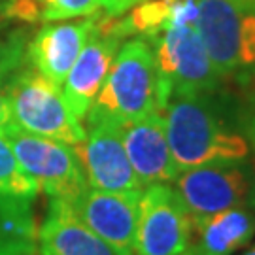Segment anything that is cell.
<instances>
[{
  "mask_svg": "<svg viewBox=\"0 0 255 255\" xmlns=\"http://www.w3.org/2000/svg\"><path fill=\"white\" fill-rule=\"evenodd\" d=\"M38 193V183L23 170L4 128H0V195L34 201Z\"/></svg>",
  "mask_w": 255,
  "mask_h": 255,
  "instance_id": "17",
  "label": "cell"
},
{
  "mask_svg": "<svg viewBox=\"0 0 255 255\" xmlns=\"http://www.w3.org/2000/svg\"><path fill=\"white\" fill-rule=\"evenodd\" d=\"M9 125L36 136L76 146L85 138V127L64 101L59 85L32 66L21 68L9 85Z\"/></svg>",
  "mask_w": 255,
  "mask_h": 255,
  "instance_id": "4",
  "label": "cell"
},
{
  "mask_svg": "<svg viewBox=\"0 0 255 255\" xmlns=\"http://www.w3.org/2000/svg\"><path fill=\"white\" fill-rule=\"evenodd\" d=\"M40 21H64L97 13L99 0H36Z\"/></svg>",
  "mask_w": 255,
  "mask_h": 255,
  "instance_id": "19",
  "label": "cell"
},
{
  "mask_svg": "<svg viewBox=\"0 0 255 255\" xmlns=\"http://www.w3.org/2000/svg\"><path fill=\"white\" fill-rule=\"evenodd\" d=\"M244 255H255V246H254V248H250V250H248V252H246Z\"/></svg>",
  "mask_w": 255,
  "mask_h": 255,
  "instance_id": "23",
  "label": "cell"
},
{
  "mask_svg": "<svg viewBox=\"0 0 255 255\" xmlns=\"http://www.w3.org/2000/svg\"><path fill=\"white\" fill-rule=\"evenodd\" d=\"M95 23L97 13L80 21L44 25L27 44V61L36 72L61 87L91 36Z\"/></svg>",
  "mask_w": 255,
  "mask_h": 255,
  "instance_id": "13",
  "label": "cell"
},
{
  "mask_svg": "<svg viewBox=\"0 0 255 255\" xmlns=\"http://www.w3.org/2000/svg\"><path fill=\"white\" fill-rule=\"evenodd\" d=\"M191 237V214L174 185H147L140 197L136 255H183Z\"/></svg>",
  "mask_w": 255,
  "mask_h": 255,
  "instance_id": "8",
  "label": "cell"
},
{
  "mask_svg": "<svg viewBox=\"0 0 255 255\" xmlns=\"http://www.w3.org/2000/svg\"><path fill=\"white\" fill-rule=\"evenodd\" d=\"M146 40L153 47L161 76L163 110L174 95H210L218 89L221 76L210 61L197 27H166Z\"/></svg>",
  "mask_w": 255,
  "mask_h": 255,
  "instance_id": "5",
  "label": "cell"
},
{
  "mask_svg": "<svg viewBox=\"0 0 255 255\" xmlns=\"http://www.w3.org/2000/svg\"><path fill=\"white\" fill-rule=\"evenodd\" d=\"M0 255H38L32 201L0 195Z\"/></svg>",
  "mask_w": 255,
  "mask_h": 255,
  "instance_id": "16",
  "label": "cell"
},
{
  "mask_svg": "<svg viewBox=\"0 0 255 255\" xmlns=\"http://www.w3.org/2000/svg\"><path fill=\"white\" fill-rule=\"evenodd\" d=\"M9 2L11 0H0V15H6V9H8Z\"/></svg>",
  "mask_w": 255,
  "mask_h": 255,
  "instance_id": "22",
  "label": "cell"
},
{
  "mask_svg": "<svg viewBox=\"0 0 255 255\" xmlns=\"http://www.w3.org/2000/svg\"><path fill=\"white\" fill-rule=\"evenodd\" d=\"M121 40L123 38L116 32V17L97 15L91 36L63 83L64 101L80 121L87 118L93 102L106 82Z\"/></svg>",
  "mask_w": 255,
  "mask_h": 255,
  "instance_id": "10",
  "label": "cell"
},
{
  "mask_svg": "<svg viewBox=\"0 0 255 255\" xmlns=\"http://www.w3.org/2000/svg\"><path fill=\"white\" fill-rule=\"evenodd\" d=\"M246 2H250V4H254L255 6V0H246Z\"/></svg>",
  "mask_w": 255,
  "mask_h": 255,
  "instance_id": "24",
  "label": "cell"
},
{
  "mask_svg": "<svg viewBox=\"0 0 255 255\" xmlns=\"http://www.w3.org/2000/svg\"><path fill=\"white\" fill-rule=\"evenodd\" d=\"M255 237V212L231 208L191 216V237L183 255H233Z\"/></svg>",
  "mask_w": 255,
  "mask_h": 255,
  "instance_id": "15",
  "label": "cell"
},
{
  "mask_svg": "<svg viewBox=\"0 0 255 255\" xmlns=\"http://www.w3.org/2000/svg\"><path fill=\"white\" fill-rule=\"evenodd\" d=\"M27 44L21 32L6 38L0 46V128L9 123V85L13 76L25 66Z\"/></svg>",
  "mask_w": 255,
  "mask_h": 255,
  "instance_id": "18",
  "label": "cell"
},
{
  "mask_svg": "<svg viewBox=\"0 0 255 255\" xmlns=\"http://www.w3.org/2000/svg\"><path fill=\"white\" fill-rule=\"evenodd\" d=\"M140 2H144V0H99V4L104 8L106 15H110V17L125 15L128 9H132Z\"/></svg>",
  "mask_w": 255,
  "mask_h": 255,
  "instance_id": "20",
  "label": "cell"
},
{
  "mask_svg": "<svg viewBox=\"0 0 255 255\" xmlns=\"http://www.w3.org/2000/svg\"><path fill=\"white\" fill-rule=\"evenodd\" d=\"M151 112L163 114L161 76L149 40L136 36L119 47L85 119L87 123L112 121L123 127Z\"/></svg>",
  "mask_w": 255,
  "mask_h": 255,
  "instance_id": "2",
  "label": "cell"
},
{
  "mask_svg": "<svg viewBox=\"0 0 255 255\" xmlns=\"http://www.w3.org/2000/svg\"><path fill=\"white\" fill-rule=\"evenodd\" d=\"M197 30L221 78H255V6L246 0H197Z\"/></svg>",
  "mask_w": 255,
  "mask_h": 255,
  "instance_id": "3",
  "label": "cell"
},
{
  "mask_svg": "<svg viewBox=\"0 0 255 255\" xmlns=\"http://www.w3.org/2000/svg\"><path fill=\"white\" fill-rule=\"evenodd\" d=\"M172 183L191 216H212L231 208L255 212V164L248 159L187 168Z\"/></svg>",
  "mask_w": 255,
  "mask_h": 255,
  "instance_id": "6",
  "label": "cell"
},
{
  "mask_svg": "<svg viewBox=\"0 0 255 255\" xmlns=\"http://www.w3.org/2000/svg\"><path fill=\"white\" fill-rule=\"evenodd\" d=\"M4 132L23 170L49 199L72 204L89 187L78 155L70 144L30 134L9 123L4 127Z\"/></svg>",
  "mask_w": 255,
  "mask_h": 255,
  "instance_id": "7",
  "label": "cell"
},
{
  "mask_svg": "<svg viewBox=\"0 0 255 255\" xmlns=\"http://www.w3.org/2000/svg\"><path fill=\"white\" fill-rule=\"evenodd\" d=\"M166 136L178 170L216 161L248 159L250 144L229 125L210 95H174L163 110Z\"/></svg>",
  "mask_w": 255,
  "mask_h": 255,
  "instance_id": "1",
  "label": "cell"
},
{
  "mask_svg": "<svg viewBox=\"0 0 255 255\" xmlns=\"http://www.w3.org/2000/svg\"><path fill=\"white\" fill-rule=\"evenodd\" d=\"M121 134L130 166L144 189L153 183H172L178 178L180 170L174 163L161 112L123 125Z\"/></svg>",
  "mask_w": 255,
  "mask_h": 255,
  "instance_id": "12",
  "label": "cell"
},
{
  "mask_svg": "<svg viewBox=\"0 0 255 255\" xmlns=\"http://www.w3.org/2000/svg\"><path fill=\"white\" fill-rule=\"evenodd\" d=\"M87 125L85 138L74 146L87 185L112 193L144 191L123 146V127L112 121H89Z\"/></svg>",
  "mask_w": 255,
  "mask_h": 255,
  "instance_id": "9",
  "label": "cell"
},
{
  "mask_svg": "<svg viewBox=\"0 0 255 255\" xmlns=\"http://www.w3.org/2000/svg\"><path fill=\"white\" fill-rule=\"evenodd\" d=\"M38 255H116L76 216L68 202L49 199L38 229Z\"/></svg>",
  "mask_w": 255,
  "mask_h": 255,
  "instance_id": "14",
  "label": "cell"
},
{
  "mask_svg": "<svg viewBox=\"0 0 255 255\" xmlns=\"http://www.w3.org/2000/svg\"><path fill=\"white\" fill-rule=\"evenodd\" d=\"M244 136H246L248 144H250V151H254L255 155V114H252L244 121Z\"/></svg>",
  "mask_w": 255,
  "mask_h": 255,
  "instance_id": "21",
  "label": "cell"
},
{
  "mask_svg": "<svg viewBox=\"0 0 255 255\" xmlns=\"http://www.w3.org/2000/svg\"><path fill=\"white\" fill-rule=\"evenodd\" d=\"M140 197L142 193H112L87 187L70 206L116 255H136Z\"/></svg>",
  "mask_w": 255,
  "mask_h": 255,
  "instance_id": "11",
  "label": "cell"
},
{
  "mask_svg": "<svg viewBox=\"0 0 255 255\" xmlns=\"http://www.w3.org/2000/svg\"><path fill=\"white\" fill-rule=\"evenodd\" d=\"M2 42H4V40H0V46H2Z\"/></svg>",
  "mask_w": 255,
  "mask_h": 255,
  "instance_id": "25",
  "label": "cell"
}]
</instances>
